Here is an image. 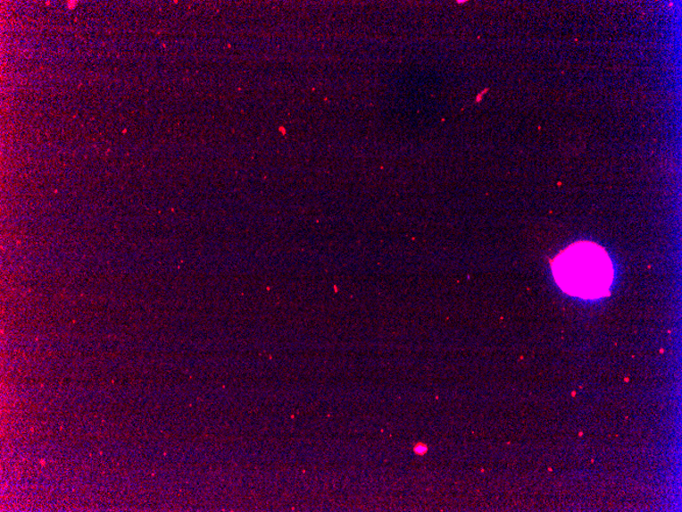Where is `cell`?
<instances>
[{"mask_svg": "<svg viewBox=\"0 0 682 512\" xmlns=\"http://www.w3.org/2000/svg\"><path fill=\"white\" fill-rule=\"evenodd\" d=\"M552 272L565 293L582 298L607 295L614 276L605 248L592 241H578L566 248L553 260Z\"/></svg>", "mask_w": 682, "mask_h": 512, "instance_id": "obj_1", "label": "cell"}, {"mask_svg": "<svg viewBox=\"0 0 682 512\" xmlns=\"http://www.w3.org/2000/svg\"><path fill=\"white\" fill-rule=\"evenodd\" d=\"M415 452L419 455H423L428 452V447L424 444H419L415 447Z\"/></svg>", "mask_w": 682, "mask_h": 512, "instance_id": "obj_2", "label": "cell"}]
</instances>
